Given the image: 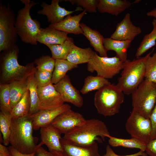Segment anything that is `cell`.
<instances>
[{
    "instance_id": "32",
    "label": "cell",
    "mask_w": 156,
    "mask_h": 156,
    "mask_svg": "<svg viewBox=\"0 0 156 156\" xmlns=\"http://www.w3.org/2000/svg\"><path fill=\"white\" fill-rule=\"evenodd\" d=\"M35 71L29 76L27 82V88L29 92L31 103L30 115L39 111L38 86L34 75Z\"/></svg>"
},
{
    "instance_id": "18",
    "label": "cell",
    "mask_w": 156,
    "mask_h": 156,
    "mask_svg": "<svg viewBox=\"0 0 156 156\" xmlns=\"http://www.w3.org/2000/svg\"><path fill=\"white\" fill-rule=\"evenodd\" d=\"M86 14V11L84 10L78 15L72 16L69 14L60 22L55 24H50L49 26L68 34H83V31L80 26V21Z\"/></svg>"
},
{
    "instance_id": "41",
    "label": "cell",
    "mask_w": 156,
    "mask_h": 156,
    "mask_svg": "<svg viewBox=\"0 0 156 156\" xmlns=\"http://www.w3.org/2000/svg\"><path fill=\"white\" fill-rule=\"evenodd\" d=\"M150 119L152 125V131L150 140H151L156 138V103L151 115Z\"/></svg>"
},
{
    "instance_id": "3",
    "label": "cell",
    "mask_w": 156,
    "mask_h": 156,
    "mask_svg": "<svg viewBox=\"0 0 156 156\" xmlns=\"http://www.w3.org/2000/svg\"><path fill=\"white\" fill-rule=\"evenodd\" d=\"M154 49L144 57L131 61L127 59L124 62L116 85L125 94H131L144 80L146 61Z\"/></svg>"
},
{
    "instance_id": "6",
    "label": "cell",
    "mask_w": 156,
    "mask_h": 156,
    "mask_svg": "<svg viewBox=\"0 0 156 156\" xmlns=\"http://www.w3.org/2000/svg\"><path fill=\"white\" fill-rule=\"evenodd\" d=\"M23 7L18 11L16 18L15 27L18 36L26 43L37 45L36 38L41 28L40 23L33 19L30 11L34 5L38 4L30 0H21Z\"/></svg>"
},
{
    "instance_id": "12",
    "label": "cell",
    "mask_w": 156,
    "mask_h": 156,
    "mask_svg": "<svg viewBox=\"0 0 156 156\" xmlns=\"http://www.w3.org/2000/svg\"><path fill=\"white\" fill-rule=\"evenodd\" d=\"M54 86L60 95L64 103H69L79 108L83 106V98L79 90L72 84L68 75H66Z\"/></svg>"
},
{
    "instance_id": "27",
    "label": "cell",
    "mask_w": 156,
    "mask_h": 156,
    "mask_svg": "<svg viewBox=\"0 0 156 156\" xmlns=\"http://www.w3.org/2000/svg\"><path fill=\"white\" fill-rule=\"evenodd\" d=\"M73 39L68 37L62 44L47 46L50 50L52 57L55 60H66L70 50L75 45Z\"/></svg>"
},
{
    "instance_id": "8",
    "label": "cell",
    "mask_w": 156,
    "mask_h": 156,
    "mask_svg": "<svg viewBox=\"0 0 156 156\" xmlns=\"http://www.w3.org/2000/svg\"><path fill=\"white\" fill-rule=\"evenodd\" d=\"M131 94L133 109L150 118L156 103V83L144 79Z\"/></svg>"
},
{
    "instance_id": "25",
    "label": "cell",
    "mask_w": 156,
    "mask_h": 156,
    "mask_svg": "<svg viewBox=\"0 0 156 156\" xmlns=\"http://www.w3.org/2000/svg\"><path fill=\"white\" fill-rule=\"evenodd\" d=\"M29 77L25 79L16 81L9 83L12 109L21 100L28 90L27 85Z\"/></svg>"
},
{
    "instance_id": "22",
    "label": "cell",
    "mask_w": 156,
    "mask_h": 156,
    "mask_svg": "<svg viewBox=\"0 0 156 156\" xmlns=\"http://www.w3.org/2000/svg\"><path fill=\"white\" fill-rule=\"evenodd\" d=\"M131 5V3L127 0H99L97 10L101 13L118 16Z\"/></svg>"
},
{
    "instance_id": "14",
    "label": "cell",
    "mask_w": 156,
    "mask_h": 156,
    "mask_svg": "<svg viewBox=\"0 0 156 156\" xmlns=\"http://www.w3.org/2000/svg\"><path fill=\"white\" fill-rule=\"evenodd\" d=\"M60 1L59 0H52L50 5L43 2L40 5L42 9L38 11L37 13L45 15L47 17L48 22L52 25L60 22L66 16L74 12L84 10L80 7L76 8L74 10H67L59 5Z\"/></svg>"
},
{
    "instance_id": "38",
    "label": "cell",
    "mask_w": 156,
    "mask_h": 156,
    "mask_svg": "<svg viewBox=\"0 0 156 156\" xmlns=\"http://www.w3.org/2000/svg\"><path fill=\"white\" fill-rule=\"evenodd\" d=\"M52 73L46 71L39 70L36 69L34 75L38 87H44L51 83Z\"/></svg>"
},
{
    "instance_id": "39",
    "label": "cell",
    "mask_w": 156,
    "mask_h": 156,
    "mask_svg": "<svg viewBox=\"0 0 156 156\" xmlns=\"http://www.w3.org/2000/svg\"><path fill=\"white\" fill-rule=\"evenodd\" d=\"M35 153L37 156H65L63 153L55 151H48L41 146L37 148Z\"/></svg>"
},
{
    "instance_id": "17",
    "label": "cell",
    "mask_w": 156,
    "mask_h": 156,
    "mask_svg": "<svg viewBox=\"0 0 156 156\" xmlns=\"http://www.w3.org/2000/svg\"><path fill=\"white\" fill-rule=\"evenodd\" d=\"M40 133L41 141L38 145V147L45 144L49 151L63 152L61 143L62 133L57 128L50 124L41 128Z\"/></svg>"
},
{
    "instance_id": "29",
    "label": "cell",
    "mask_w": 156,
    "mask_h": 156,
    "mask_svg": "<svg viewBox=\"0 0 156 156\" xmlns=\"http://www.w3.org/2000/svg\"><path fill=\"white\" fill-rule=\"evenodd\" d=\"M109 80L102 77L92 75L87 76L84 79L83 85L80 92L85 94L94 90H99L105 86L111 84Z\"/></svg>"
},
{
    "instance_id": "11",
    "label": "cell",
    "mask_w": 156,
    "mask_h": 156,
    "mask_svg": "<svg viewBox=\"0 0 156 156\" xmlns=\"http://www.w3.org/2000/svg\"><path fill=\"white\" fill-rule=\"evenodd\" d=\"M38 110H50L57 108L64 104L60 94L52 83L42 87H38Z\"/></svg>"
},
{
    "instance_id": "42",
    "label": "cell",
    "mask_w": 156,
    "mask_h": 156,
    "mask_svg": "<svg viewBox=\"0 0 156 156\" xmlns=\"http://www.w3.org/2000/svg\"><path fill=\"white\" fill-rule=\"evenodd\" d=\"M145 151L149 156H156V138L150 140L146 145Z\"/></svg>"
},
{
    "instance_id": "36",
    "label": "cell",
    "mask_w": 156,
    "mask_h": 156,
    "mask_svg": "<svg viewBox=\"0 0 156 156\" xmlns=\"http://www.w3.org/2000/svg\"><path fill=\"white\" fill-rule=\"evenodd\" d=\"M55 60L48 55L43 56L36 59L34 63L36 67L39 70L44 71L53 73L55 67Z\"/></svg>"
},
{
    "instance_id": "21",
    "label": "cell",
    "mask_w": 156,
    "mask_h": 156,
    "mask_svg": "<svg viewBox=\"0 0 156 156\" xmlns=\"http://www.w3.org/2000/svg\"><path fill=\"white\" fill-rule=\"evenodd\" d=\"M80 26L83 32V34L88 39L94 50L99 53V56L107 57V51L105 49L103 42V36L98 31L93 29L83 23H80Z\"/></svg>"
},
{
    "instance_id": "37",
    "label": "cell",
    "mask_w": 156,
    "mask_h": 156,
    "mask_svg": "<svg viewBox=\"0 0 156 156\" xmlns=\"http://www.w3.org/2000/svg\"><path fill=\"white\" fill-rule=\"evenodd\" d=\"M73 5H76L90 13L97 12L99 0H68Z\"/></svg>"
},
{
    "instance_id": "9",
    "label": "cell",
    "mask_w": 156,
    "mask_h": 156,
    "mask_svg": "<svg viewBox=\"0 0 156 156\" xmlns=\"http://www.w3.org/2000/svg\"><path fill=\"white\" fill-rule=\"evenodd\" d=\"M123 63L116 56L102 57L95 52L87 63V70L92 73L96 71L97 75L107 79H111L122 70Z\"/></svg>"
},
{
    "instance_id": "35",
    "label": "cell",
    "mask_w": 156,
    "mask_h": 156,
    "mask_svg": "<svg viewBox=\"0 0 156 156\" xmlns=\"http://www.w3.org/2000/svg\"><path fill=\"white\" fill-rule=\"evenodd\" d=\"M145 79L156 83V52L148 58L145 66Z\"/></svg>"
},
{
    "instance_id": "15",
    "label": "cell",
    "mask_w": 156,
    "mask_h": 156,
    "mask_svg": "<svg viewBox=\"0 0 156 156\" xmlns=\"http://www.w3.org/2000/svg\"><path fill=\"white\" fill-rule=\"evenodd\" d=\"M71 109V107L70 105L64 104L54 109L39 111L29 115L33 129L38 130L42 127L51 124L58 116Z\"/></svg>"
},
{
    "instance_id": "10",
    "label": "cell",
    "mask_w": 156,
    "mask_h": 156,
    "mask_svg": "<svg viewBox=\"0 0 156 156\" xmlns=\"http://www.w3.org/2000/svg\"><path fill=\"white\" fill-rule=\"evenodd\" d=\"M125 128L132 138L146 145L150 140L152 125L150 118L145 117L134 109L127 120Z\"/></svg>"
},
{
    "instance_id": "43",
    "label": "cell",
    "mask_w": 156,
    "mask_h": 156,
    "mask_svg": "<svg viewBox=\"0 0 156 156\" xmlns=\"http://www.w3.org/2000/svg\"><path fill=\"white\" fill-rule=\"evenodd\" d=\"M8 148L10 152L11 156H35L36 154L35 153L30 154L22 153L18 151L11 146H10L8 147Z\"/></svg>"
},
{
    "instance_id": "33",
    "label": "cell",
    "mask_w": 156,
    "mask_h": 156,
    "mask_svg": "<svg viewBox=\"0 0 156 156\" xmlns=\"http://www.w3.org/2000/svg\"><path fill=\"white\" fill-rule=\"evenodd\" d=\"M12 119L10 112L0 111V130L3 135V142L5 146L10 144L9 138Z\"/></svg>"
},
{
    "instance_id": "20",
    "label": "cell",
    "mask_w": 156,
    "mask_h": 156,
    "mask_svg": "<svg viewBox=\"0 0 156 156\" xmlns=\"http://www.w3.org/2000/svg\"><path fill=\"white\" fill-rule=\"evenodd\" d=\"M68 34L48 26L41 28L36 38V41L46 45L61 44L68 38Z\"/></svg>"
},
{
    "instance_id": "24",
    "label": "cell",
    "mask_w": 156,
    "mask_h": 156,
    "mask_svg": "<svg viewBox=\"0 0 156 156\" xmlns=\"http://www.w3.org/2000/svg\"><path fill=\"white\" fill-rule=\"evenodd\" d=\"M95 52L90 47L82 48L75 44L70 50L66 60L77 65L88 63L94 56Z\"/></svg>"
},
{
    "instance_id": "31",
    "label": "cell",
    "mask_w": 156,
    "mask_h": 156,
    "mask_svg": "<svg viewBox=\"0 0 156 156\" xmlns=\"http://www.w3.org/2000/svg\"><path fill=\"white\" fill-rule=\"evenodd\" d=\"M31 106L29 92L28 90L21 100L12 109L10 113L12 118H16L29 115Z\"/></svg>"
},
{
    "instance_id": "44",
    "label": "cell",
    "mask_w": 156,
    "mask_h": 156,
    "mask_svg": "<svg viewBox=\"0 0 156 156\" xmlns=\"http://www.w3.org/2000/svg\"><path fill=\"white\" fill-rule=\"evenodd\" d=\"M0 156H11L8 148L1 143L0 144Z\"/></svg>"
},
{
    "instance_id": "45",
    "label": "cell",
    "mask_w": 156,
    "mask_h": 156,
    "mask_svg": "<svg viewBox=\"0 0 156 156\" xmlns=\"http://www.w3.org/2000/svg\"><path fill=\"white\" fill-rule=\"evenodd\" d=\"M146 15L148 16L153 17L156 18V8L147 12Z\"/></svg>"
},
{
    "instance_id": "40",
    "label": "cell",
    "mask_w": 156,
    "mask_h": 156,
    "mask_svg": "<svg viewBox=\"0 0 156 156\" xmlns=\"http://www.w3.org/2000/svg\"><path fill=\"white\" fill-rule=\"evenodd\" d=\"M106 150L105 154L103 156H148L146 153L141 151L133 154L126 155H119L116 154L109 145L106 146Z\"/></svg>"
},
{
    "instance_id": "4",
    "label": "cell",
    "mask_w": 156,
    "mask_h": 156,
    "mask_svg": "<svg viewBox=\"0 0 156 156\" xmlns=\"http://www.w3.org/2000/svg\"><path fill=\"white\" fill-rule=\"evenodd\" d=\"M18 49L16 44L10 49L5 51L1 60V80L3 84H9L16 81L28 78L36 70L33 63L25 66L18 61Z\"/></svg>"
},
{
    "instance_id": "16",
    "label": "cell",
    "mask_w": 156,
    "mask_h": 156,
    "mask_svg": "<svg viewBox=\"0 0 156 156\" xmlns=\"http://www.w3.org/2000/svg\"><path fill=\"white\" fill-rule=\"evenodd\" d=\"M142 32L140 27L133 23L131 20L130 14L127 13L122 20L117 24L115 30L110 38L117 40L132 41Z\"/></svg>"
},
{
    "instance_id": "30",
    "label": "cell",
    "mask_w": 156,
    "mask_h": 156,
    "mask_svg": "<svg viewBox=\"0 0 156 156\" xmlns=\"http://www.w3.org/2000/svg\"><path fill=\"white\" fill-rule=\"evenodd\" d=\"M153 29L149 34L144 36L135 54L136 58L140 57L145 53L156 45V19L152 21Z\"/></svg>"
},
{
    "instance_id": "5",
    "label": "cell",
    "mask_w": 156,
    "mask_h": 156,
    "mask_svg": "<svg viewBox=\"0 0 156 156\" xmlns=\"http://www.w3.org/2000/svg\"><path fill=\"white\" fill-rule=\"evenodd\" d=\"M124 94L114 84H108L97 90L94 95V103L98 113L105 117L118 114L124 102Z\"/></svg>"
},
{
    "instance_id": "19",
    "label": "cell",
    "mask_w": 156,
    "mask_h": 156,
    "mask_svg": "<svg viewBox=\"0 0 156 156\" xmlns=\"http://www.w3.org/2000/svg\"><path fill=\"white\" fill-rule=\"evenodd\" d=\"M62 145L65 156H101L96 142L91 145L82 146L73 144L62 138Z\"/></svg>"
},
{
    "instance_id": "46",
    "label": "cell",
    "mask_w": 156,
    "mask_h": 156,
    "mask_svg": "<svg viewBox=\"0 0 156 156\" xmlns=\"http://www.w3.org/2000/svg\"><path fill=\"white\" fill-rule=\"evenodd\" d=\"M140 0H135V1L134 2H133V3H136L139 2V1H140Z\"/></svg>"
},
{
    "instance_id": "23",
    "label": "cell",
    "mask_w": 156,
    "mask_h": 156,
    "mask_svg": "<svg viewBox=\"0 0 156 156\" xmlns=\"http://www.w3.org/2000/svg\"><path fill=\"white\" fill-rule=\"evenodd\" d=\"M132 41H121L114 40L111 38H104L103 44L107 51H113L116 54V56L122 62L127 60V51Z\"/></svg>"
},
{
    "instance_id": "2",
    "label": "cell",
    "mask_w": 156,
    "mask_h": 156,
    "mask_svg": "<svg viewBox=\"0 0 156 156\" xmlns=\"http://www.w3.org/2000/svg\"><path fill=\"white\" fill-rule=\"evenodd\" d=\"M107 135L110 134L104 122L98 119H91L86 120L83 124L64 134L62 138L73 144L87 146L96 141L101 142L98 136L105 141Z\"/></svg>"
},
{
    "instance_id": "1",
    "label": "cell",
    "mask_w": 156,
    "mask_h": 156,
    "mask_svg": "<svg viewBox=\"0 0 156 156\" xmlns=\"http://www.w3.org/2000/svg\"><path fill=\"white\" fill-rule=\"evenodd\" d=\"M33 126L30 115L12 118L9 143L18 151L24 154L36 152L38 138L32 135Z\"/></svg>"
},
{
    "instance_id": "13",
    "label": "cell",
    "mask_w": 156,
    "mask_h": 156,
    "mask_svg": "<svg viewBox=\"0 0 156 156\" xmlns=\"http://www.w3.org/2000/svg\"><path fill=\"white\" fill-rule=\"evenodd\" d=\"M86 120L81 114L71 109L58 116L51 125L64 134L83 124Z\"/></svg>"
},
{
    "instance_id": "7",
    "label": "cell",
    "mask_w": 156,
    "mask_h": 156,
    "mask_svg": "<svg viewBox=\"0 0 156 156\" xmlns=\"http://www.w3.org/2000/svg\"><path fill=\"white\" fill-rule=\"evenodd\" d=\"M15 14L9 3H0V51H6L16 44L18 35L15 27Z\"/></svg>"
},
{
    "instance_id": "34",
    "label": "cell",
    "mask_w": 156,
    "mask_h": 156,
    "mask_svg": "<svg viewBox=\"0 0 156 156\" xmlns=\"http://www.w3.org/2000/svg\"><path fill=\"white\" fill-rule=\"evenodd\" d=\"M0 107L1 111L10 112L11 106L9 84L0 85Z\"/></svg>"
},
{
    "instance_id": "26",
    "label": "cell",
    "mask_w": 156,
    "mask_h": 156,
    "mask_svg": "<svg viewBox=\"0 0 156 156\" xmlns=\"http://www.w3.org/2000/svg\"><path fill=\"white\" fill-rule=\"evenodd\" d=\"M77 67V65L72 63L67 60H55L51 79L52 83L56 84L64 77L68 71Z\"/></svg>"
},
{
    "instance_id": "28",
    "label": "cell",
    "mask_w": 156,
    "mask_h": 156,
    "mask_svg": "<svg viewBox=\"0 0 156 156\" xmlns=\"http://www.w3.org/2000/svg\"><path fill=\"white\" fill-rule=\"evenodd\" d=\"M106 136L109 138L108 142L109 145L112 147L122 146L129 148H136L143 152L145 151L146 144L135 138H120L113 137L110 135H107Z\"/></svg>"
}]
</instances>
